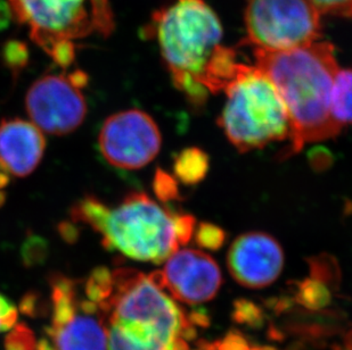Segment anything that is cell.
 I'll use <instances>...</instances> for the list:
<instances>
[{
  "mask_svg": "<svg viewBox=\"0 0 352 350\" xmlns=\"http://www.w3.org/2000/svg\"><path fill=\"white\" fill-rule=\"evenodd\" d=\"M173 172L184 185H197L209 172V157L202 149H184L175 159Z\"/></svg>",
  "mask_w": 352,
  "mask_h": 350,
  "instance_id": "obj_14",
  "label": "cell"
},
{
  "mask_svg": "<svg viewBox=\"0 0 352 350\" xmlns=\"http://www.w3.org/2000/svg\"><path fill=\"white\" fill-rule=\"evenodd\" d=\"M223 93L226 104L218 123L239 152L291 140L289 110L275 84L260 69L242 64Z\"/></svg>",
  "mask_w": 352,
  "mask_h": 350,
  "instance_id": "obj_5",
  "label": "cell"
},
{
  "mask_svg": "<svg viewBox=\"0 0 352 350\" xmlns=\"http://www.w3.org/2000/svg\"><path fill=\"white\" fill-rule=\"evenodd\" d=\"M331 114L340 126L352 124V70L344 69L336 74L331 95Z\"/></svg>",
  "mask_w": 352,
  "mask_h": 350,
  "instance_id": "obj_15",
  "label": "cell"
},
{
  "mask_svg": "<svg viewBox=\"0 0 352 350\" xmlns=\"http://www.w3.org/2000/svg\"><path fill=\"white\" fill-rule=\"evenodd\" d=\"M71 218L89 225L107 249L135 261L161 264L180 247L177 214L144 192L126 196L116 207L86 196L72 207Z\"/></svg>",
  "mask_w": 352,
  "mask_h": 350,
  "instance_id": "obj_3",
  "label": "cell"
},
{
  "mask_svg": "<svg viewBox=\"0 0 352 350\" xmlns=\"http://www.w3.org/2000/svg\"><path fill=\"white\" fill-rule=\"evenodd\" d=\"M145 34L159 45L175 86L196 106L225 91L242 65L223 46L221 23L204 0H164Z\"/></svg>",
  "mask_w": 352,
  "mask_h": 350,
  "instance_id": "obj_1",
  "label": "cell"
},
{
  "mask_svg": "<svg viewBox=\"0 0 352 350\" xmlns=\"http://www.w3.org/2000/svg\"><path fill=\"white\" fill-rule=\"evenodd\" d=\"M227 266L243 287L261 289L278 278L284 266L282 246L265 232H246L230 245Z\"/></svg>",
  "mask_w": 352,
  "mask_h": 350,
  "instance_id": "obj_12",
  "label": "cell"
},
{
  "mask_svg": "<svg viewBox=\"0 0 352 350\" xmlns=\"http://www.w3.org/2000/svg\"><path fill=\"white\" fill-rule=\"evenodd\" d=\"M107 350H171L157 346V345L146 344L143 341L137 340L130 337L118 327L109 325L107 330Z\"/></svg>",
  "mask_w": 352,
  "mask_h": 350,
  "instance_id": "obj_16",
  "label": "cell"
},
{
  "mask_svg": "<svg viewBox=\"0 0 352 350\" xmlns=\"http://www.w3.org/2000/svg\"><path fill=\"white\" fill-rule=\"evenodd\" d=\"M342 350H352V329L346 334V337H344Z\"/></svg>",
  "mask_w": 352,
  "mask_h": 350,
  "instance_id": "obj_25",
  "label": "cell"
},
{
  "mask_svg": "<svg viewBox=\"0 0 352 350\" xmlns=\"http://www.w3.org/2000/svg\"><path fill=\"white\" fill-rule=\"evenodd\" d=\"M253 51L256 67L275 84L289 110L292 137L287 156L307 142L339 136L342 126L331 114L333 83L340 70L332 43L318 40L293 49Z\"/></svg>",
  "mask_w": 352,
  "mask_h": 350,
  "instance_id": "obj_2",
  "label": "cell"
},
{
  "mask_svg": "<svg viewBox=\"0 0 352 350\" xmlns=\"http://www.w3.org/2000/svg\"><path fill=\"white\" fill-rule=\"evenodd\" d=\"M37 347L34 331L25 324H17L5 340L6 350H37Z\"/></svg>",
  "mask_w": 352,
  "mask_h": 350,
  "instance_id": "obj_18",
  "label": "cell"
},
{
  "mask_svg": "<svg viewBox=\"0 0 352 350\" xmlns=\"http://www.w3.org/2000/svg\"><path fill=\"white\" fill-rule=\"evenodd\" d=\"M322 15L352 19V0H310Z\"/></svg>",
  "mask_w": 352,
  "mask_h": 350,
  "instance_id": "obj_21",
  "label": "cell"
},
{
  "mask_svg": "<svg viewBox=\"0 0 352 350\" xmlns=\"http://www.w3.org/2000/svg\"><path fill=\"white\" fill-rule=\"evenodd\" d=\"M7 60V65L13 69L14 72L22 69L25 65L27 62V54L23 48H17V47H13L7 49L6 55H5Z\"/></svg>",
  "mask_w": 352,
  "mask_h": 350,
  "instance_id": "obj_23",
  "label": "cell"
},
{
  "mask_svg": "<svg viewBox=\"0 0 352 350\" xmlns=\"http://www.w3.org/2000/svg\"><path fill=\"white\" fill-rule=\"evenodd\" d=\"M46 150L43 131L34 123L22 119L0 122V170L17 178L36 171Z\"/></svg>",
  "mask_w": 352,
  "mask_h": 350,
  "instance_id": "obj_13",
  "label": "cell"
},
{
  "mask_svg": "<svg viewBox=\"0 0 352 350\" xmlns=\"http://www.w3.org/2000/svg\"><path fill=\"white\" fill-rule=\"evenodd\" d=\"M52 323L37 350H107L109 320L90 301L81 281L65 275L50 279Z\"/></svg>",
  "mask_w": 352,
  "mask_h": 350,
  "instance_id": "obj_7",
  "label": "cell"
},
{
  "mask_svg": "<svg viewBox=\"0 0 352 350\" xmlns=\"http://www.w3.org/2000/svg\"><path fill=\"white\" fill-rule=\"evenodd\" d=\"M112 273L109 325L145 342L173 348L188 346L190 322L176 301L150 275L130 268H118Z\"/></svg>",
  "mask_w": 352,
  "mask_h": 350,
  "instance_id": "obj_4",
  "label": "cell"
},
{
  "mask_svg": "<svg viewBox=\"0 0 352 350\" xmlns=\"http://www.w3.org/2000/svg\"><path fill=\"white\" fill-rule=\"evenodd\" d=\"M8 182H10L8 174L0 170V206L3 205L6 200V194L3 191V189L6 188Z\"/></svg>",
  "mask_w": 352,
  "mask_h": 350,
  "instance_id": "obj_24",
  "label": "cell"
},
{
  "mask_svg": "<svg viewBox=\"0 0 352 350\" xmlns=\"http://www.w3.org/2000/svg\"><path fill=\"white\" fill-rule=\"evenodd\" d=\"M12 16L63 69L76 60V41L97 32L93 0H6Z\"/></svg>",
  "mask_w": 352,
  "mask_h": 350,
  "instance_id": "obj_6",
  "label": "cell"
},
{
  "mask_svg": "<svg viewBox=\"0 0 352 350\" xmlns=\"http://www.w3.org/2000/svg\"><path fill=\"white\" fill-rule=\"evenodd\" d=\"M153 190L157 198L169 202L179 198V190L175 178L162 170H157L153 180Z\"/></svg>",
  "mask_w": 352,
  "mask_h": 350,
  "instance_id": "obj_19",
  "label": "cell"
},
{
  "mask_svg": "<svg viewBox=\"0 0 352 350\" xmlns=\"http://www.w3.org/2000/svg\"><path fill=\"white\" fill-rule=\"evenodd\" d=\"M150 277L175 301L188 305L211 301L223 283L216 261L196 249H178Z\"/></svg>",
  "mask_w": 352,
  "mask_h": 350,
  "instance_id": "obj_11",
  "label": "cell"
},
{
  "mask_svg": "<svg viewBox=\"0 0 352 350\" xmlns=\"http://www.w3.org/2000/svg\"><path fill=\"white\" fill-rule=\"evenodd\" d=\"M25 108L31 122L43 132L65 136L86 119V98L70 74H46L28 90Z\"/></svg>",
  "mask_w": 352,
  "mask_h": 350,
  "instance_id": "obj_10",
  "label": "cell"
},
{
  "mask_svg": "<svg viewBox=\"0 0 352 350\" xmlns=\"http://www.w3.org/2000/svg\"><path fill=\"white\" fill-rule=\"evenodd\" d=\"M244 20L254 49H293L322 38V14L310 0H248Z\"/></svg>",
  "mask_w": 352,
  "mask_h": 350,
  "instance_id": "obj_8",
  "label": "cell"
},
{
  "mask_svg": "<svg viewBox=\"0 0 352 350\" xmlns=\"http://www.w3.org/2000/svg\"><path fill=\"white\" fill-rule=\"evenodd\" d=\"M97 32L102 36H110L114 30V16L110 0H93Z\"/></svg>",
  "mask_w": 352,
  "mask_h": 350,
  "instance_id": "obj_20",
  "label": "cell"
},
{
  "mask_svg": "<svg viewBox=\"0 0 352 350\" xmlns=\"http://www.w3.org/2000/svg\"><path fill=\"white\" fill-rule=\"evenodd\" d=\"M194 235L197 246L208 250H218L226 242V232L211 223H201Z\"/></svg>",
  "mask_w": 352,
  "mask_h": 350,
  "instance_id": "obj_17",
  "label": "cell"
},
{
  "mask_svg": "<svg viewBox=\"0 0 352 350\" xmlns=\"http://www.w3.org/2000/svg\"><path fill=\"white\" fill-rule=\"evenodd\" d=\"M17 320V308L12 301L0 294V332L10 330Z\"/></svg>",
  "mask_w": 352,
  "mask_h": 350,
  "instance_id": "obj_22",
  "label": "cell"
},
{
  "mask_svg": "<svg viewBox=\"0 0 352 350\" xmlns=\"http://www.w3.org/2000/svg\"><path fill=\"white\" fill-rule=\"evenodd\" d=\"M162 136L147 113L126 109L107 117L100 129V154L110 165L121 170H140L160 152Z\"/></svg>",
  "mask_w": 352,
  "mask_h": 350,
  "instance_id": "obj_9",
  "label": "cell"
}]
</instances>
